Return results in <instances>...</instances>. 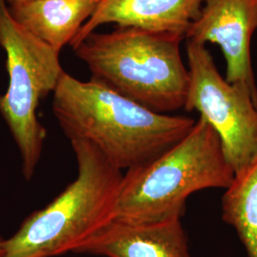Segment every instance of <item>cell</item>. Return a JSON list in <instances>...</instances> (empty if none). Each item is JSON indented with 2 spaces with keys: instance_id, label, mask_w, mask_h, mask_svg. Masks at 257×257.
I'll use <instances>...</instances> for the list:
<instances>
[{
  "instance_id": "1",
  "label": "cell",
  "mask_w": 257,
  "mask_h": 257,
  "mask_svg": "<svg viewBox=\"0 0 257 257\" xmlns=\"http://www.w3.org/2000/svg\"><path fill=\"white\" fill-rule=\"evenodd\" d=\"M53 111L70 141L92 143L121 171L156 160L196 122L149 110L101 83L81 81L65 72L54 92Z\"/></svg>"
},
{
  "instance_id": "2",
  "label": "cell",
  "mask_w": 257,
  "mask_h": 257,
  "mask_svg": "<svg viewBox=\"0 0 257 257\" xmlns=\"http://www.w3.org/2000/svg\"><path fill=\"white\" fill-rule=\"evenodd\" d=\"M185 37L142 28L93 32L73 47L91 79L149 110L170 114L185 108L190 72L180 44Z\"/></svg>"
},
{
  "instance_id": "3",
  "label": "cell",
  "mask_w": 257,
  "mask_h": 257,
  "mask_svg": "<svg viewBox=\"0 0 257 257\" xmlns=\"http://www.w3.org/2000/svg\"><path fill=\"white\" fill-rule=\"evenodd\" d=\"M76 179L45 206L31 213L5 239V257H54L74 252L114 217L122 171L92 143L72 140Z\"/></svg>"
},
{
  "instance_id": "4",
  "label": "cell",
  "mask_w": 257,
  "mask_h": 257,
  "mask_svg": "<svg viewBox=\"0 0 257 257\" xmlns=\"http://www.w3.org/2000/svg\"><path fill=\"white\" fill-rule=\"evenodd\" d=\"M234 176L217 133L199 116L189 135L165 154L126 171L114 216L134 221L182 217L190 195L226 190Z\"/></svg>"
},
{
  "instance_id": "5",
  "label": "cell",
  "mask_w": 257,
  "mask_h": 257,
  "mask_svg": "<svg viewBox=\"0 0 257 257\" xmlns=\"http://www.w3.org/2000/svg\"><path fill=\"white\" fill-rule=\"evenodd\" d=\"M0 47L6 53L9 74L8 89L0 95V113L19 148L23 177L31 180L47 138L37 108L42 98L54 93L64 71L59 53L19 25L5 0H0Z\"/></svg>"
},
{
  "instance_id": "6",
  "label": "cell",
  "mask_w": 257,
  "mask_h": 257,
  "mask_svg": "<svg viewBox=\"0 0 257 257\" xmlns=\"http://www.w3.org/2000/svg\"><path fill=\"white\" fill-rule=\"evenodd\" d=\"M190 89L184 110L200 113L220 138L234 175L257 161V106L250 93L227 82L207 47L187 41Z\"/></svg>"
},
{
  "instance_id": "7",
  "label": "cell",
  "mask_w": 257,
  "mask_h": 257,
  "mask_svg": "<svg viewBox=\"0 0 257 257\" xmlns=\"http://www.w3.org/2000/svg\"><path fill=\"white\" fill-rule=\"evenodd\" d=\"M257 29V0H204L187 41L216 44L226 60L227 82L247 90L257 106L250 39Z\"/></svg>"
},
{
  "instance_id": "8",
  "label": "cell",
  "mask_w": 257,
  "mask_h": 257,
  "mask_svg": "<svg viewBox=\"0 0 257 257\" xmlns=\"http://www.w3.org/2000/svg\"><path fill=\"white\" fill-rule=\"evenodd\" d=\"M74 253L105 257H191L181 217L134 221L113 217Z\"/></svg>"
},
{
  "instance_id": "9",
  "label": "cell",
  "mask_w": 257,
  "mask_h": 257,
  "mask_svg": "<svg viewBox=\"0 0 257 257\" xmlns=\"http://www.w3.org/2000/svg\"><path fill=\"white\" fill-rule=\"evenodd\" d=\"M204 0H100L92 17L70 44L74 47L104 24L186 34L197 19Z\"/></svg>"
},
{
  "instance_id": "10",
  "label": "cell",
  "mask_w": 257,
  "mask_h": 257,
  "mask_svg": "<svg viewBox=\"0 0 257 257\" xmlns=\"http://www.w3.org/2000/svg\"><path fill=\"white\" fill-rule=\"evenodd\" d=\"M100 0H33L8 6L19 25L57 53L71 44Z\"/></svg>"
},
{
  "instance_id": "11",
  "label": "cell",
  "mask_w": 257,
  "mask_h": 257,
  "mask_svg": "<svg viewBox=\"0 0 257 257\" xmlns=\"http://www.w3.org/2000/svg\"><path fill=\"white\" fill-rule=\"evenodd\" d=\"M222 219L231 226L247 250L257 257V161L234 180L222 196Z\"/></svg>"
},
{
  "instance_id": "12",
  "label": "cell",
  "mask_w": 257,
  "mask_h": 257,
  "mask_svg": "<svg viewBox=\"0 0 257 257\" xmlns=\"http://www.w3.org/2000/svg\"><path fill=\"white\" fill-rule=\"evenodd\" d=\"M29 1H33V0H5V2L7 3L8 6H14V5H18V4L25 3Z\"/></svg>"
},
{
  "instance_id": "13",
  "label": "cell",
  "mask_w": 257,
  "mask_h": 257,
  "mask_svg": "<svg viewBox=\"0 0 257 257\" xmlns=\"http://www.w3.org/2000/svg\"><path fill=\"white\" fill-rule=\"evenodd\" d=\"M5 238L0 235V257H5V248H4Z\"/></svg>"
}]
</instances>
